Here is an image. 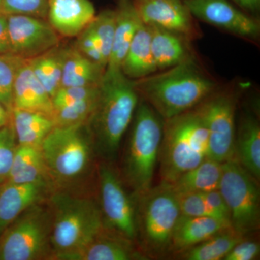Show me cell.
<instances>
[{
    "instance_id": "6da1fadb",
    "label": "cell",
    "mask_w": 260,
    "mask_h": 260,
    "mask_svg": "<svg viewBox=\"0 0 260 260\" xmlns=\"http://www.w3.org/2000/svg\"><path fill=\"white\" fill-rule=\"evenodd\" d=\"M133 81L138 95L164 119L197 107L216 87L191 59Z\"/></svg>"
},
{
    "instance_id": "7a4b0ae2",
    "label": "cell",
    "mask_w": 260,
    "mask_h": 260,
    "mask_svg": "<svg viewBox=\"0 0 260 260\" xmlns=\"http://www.w3.org/2000/svg\"><path fill=\"white\" fill-rule=\"evenodd\" d=\"M139 103L133 81L122 72H104L96 108L87 125L94 148L104 158L116 156Z\"/></svg>"
},
{
    "instance_id": "3957f363",
    "label": "cell",
    "mask_w": 260,
    "mask_h": 260,
    "mask_svg": "<svg viewBox=\"0 0 260 260\" xmlns=\"http://www.w3.org/2000/svg\"><path fill=\"white\" fill-rule=\"evenodd\" d=\"M164 120L158 161L162 182L169 184L208 158L209 138L198 107Z\"/></svg>"
},
{
    "instance_id": "277c9868",
    "label": "cell",
    "mask_w": 260,
    "mask_h": 260,
    "mask_svg": "<svg viewBox=\"0 0 260 260\" xmlns=\"http://www.w3.org/2000/svg\"><path fill=\"white\" fill-rule=\"evenodd\" d=\"M51 203L53 259L83 247L105 230L95 200L59 192L53 195Z\"/></svg>"
},
{
    "instance_id": "5b68a950",
    "label": "cell",
    "mask_w": 260,
    "mask_h": 260,
    "mask_svg": "<svg viewBox=\"0 0 260 260\" xmlns=\"http://www.w3.org/2000/svg\"><path fill=\"white\" fill-rule=\"evenodd\" d=\"M126 148L124 174L137 199L152 187L158 161L164 122L158 113L143 100L138 103Z\"/></svg>"
},
{
    "instance_id": "8992f818",
    "label": "cell",
    "mask_w": 260,
    "mask_h": 260,
    "mask_svg": "<svg viewBox=\"0 0 260 260\" xmlns=\"http://www.w3.org/2000/svg\"><path fill=\"white\" fill-rule=\"evenodd\" d=\"M48 174L58 184H71L88 172L95 150L86 124L54 126L40 145Z\"/></svg>"
},
{
    "instance_id": "52a82bcc",
    "label": "cell",
    "mask_w": 260,
    "mask_h": 260,
    "mask_svg": "<svg viewBox=\"0 0 260 260\" xmlns=\"http://www.w3.org/2000/svg\"><path fill=\"white\" fill-rule=\"evenodd\" d=\"M137 200V237L149 254H165L170 251L173 232L181 215L177 194L161 182Z\"/></svg>"
},
{
    "instance_id": "ba28073f",
    "label": "cell",
    "mask_w": 260,
    "mask_h": 260,
    "mask_svg": "<svg viewBox=\"0 0 260 260\" xmlns=\"http://www.w3.org/2000/svg\"><path fill=\"white\" fill-rule=\"evenodd\" d=\"M53 215L42 202L29 207L0 237V260H36L47 256Z\"/></svg>"
},
{
    "instance_id": "9c48e42d",
    "label": "cell",
    "mask_w": 260,
    "mask_h": 260,
    "mask_svg": "<svg viewBox=\"0 0 260 260\" xmlns=\"http://www.w3.org/2000/svg\"><path fill=\"white\" fill-rule=\"evenodd\" d=\"M219 190L229 208L232 228L244 237L259 229L257 180L235 158L222 164Z\"/></svg>"
},
{
    "instance_id": "30bf717a",
    "label": "cell",
    "mask_w": 260,
    "mask_h": 260,
    "mask_svg": "<svg viewBox=\"0 0 260 260\" xmlns=\"http://www.w3.org/2000/svg\"><path fill=\"white\" fill-rule=\"evenodd\" d=\"M101 212L105 229L129 240L137 238L136 208L120 178L112 167L99 168Z\"/></svg>"
},
{
    "instance_id": "8fae6325",
    "label": "cell",
    "mask_w": 260,
    "mask_h": 260,
    "mask_svg": "<svg viewBox=\"0 0 260 260\" xmlns=\"http://www.w3.org/2000/svg\"><path fill=\"white\" fill-rule=\"evenodd\" d=\"M209 138L208 158L223 162L235 156V101L228 93L210 94L198 106Z\"/></svg>"
},
{
    "instance_id": "7c38bea8",
    "label": "cell",
    "mask_w": 260,
    "mask_h": 260,
    "mask_svg": "<svg viewBox=\"0 0 260 260\" xmlns=\"http://www.w3.org/2000/svg\"><path fill=\"white\" fill-rule=\"evenodd\" d=\"M11 53L30 59L59 45V35L47 19L27 15H8Z\"/></svg>"
},
{
    "instance_id": "4fadbf2b",
    "label": "cell",
    "mask_w": 260,
    "mask_h": 260,
    "mask_svg": "<svg viewBox=\"0 0 260 260\" xmlns=\"http://www.w3.org/2000/svg\"><path fill=\"white\" fill-rule=\"evenodd\" d=\"M184 1L191 15L202 21L246 39L259 37V21L240 11L227 0Z\"/></svg>"
},
{
    "instance_id": "5bb4252c",
    "label": "cell",
    "mask_w": 260,
    "mask_h": 260,
    "mask_svg": "<svg viewBox=\"0 0 260 260\" xmlns=\"http://www.w3.org/2000/svg\"><path fill=\"white\" fill-rule=\"evenodd\" d=\"M133 3L145 25H156L186 39L195 37L192 15L184 0H135Z\"/></svg>"
},
{
    "instance_id": "9a60e30c",
    "label": "cell",
    "mask_w": 260,
    "mask_h": 260,
    "mask_svg": "<svg viewBox=\"0 0 260 260\" xmlns=\"http://www.w3.org/2000/svg\"><path fill=\"white\" fill-rule=\"evenodd\" d=\"M95 15L90 0H49L47 20L59 36L77 37Z\"/></svg>"
},
{
    "instance_id": "2e32d148",
    "label": "cell",
    "mask_w": 260,
    "mask_h": 260,
    "mask_svg": "<svg viewBox=\"0 0 260 260\" xmlns=\"http://www.w3.org/2000/svg\"><path fill=\"white\" fill-rule=\"evenodd\" d=\"M48 189L47 181L0 184V237L10 224L29 207L42 202Z\"/></svg>"
},
{
    "instance_id": "e0dca14e",
    "label": "cell",
    "mask_w": 260,
    "mask_h": 260,
    "mask_svg": "<svg viewBox=\"0 0 260 260\" xmlns=\"http://www.w3.org/2000/svg\"><path fill=\"white\" fill-rule=\"evenodd\" d=\"M132 241L105 230L91 242L78 250L57 256L59 260L144 259L145 256L135 250Z\"/></svg>"
},
{
    "instance_id": "ac0fdd59",
    "label": "cell",
    "mask_w": 260,
    "mask_h": 260,
    "mask_svg": "<svg viewBox=\"0 0 260 260\" xmlns=\"http://www.w3.org/2000/svg\"><path fill=\"white\" fill-rule=\"evenodd\" d=\"M13 108L44 113L51 117L52 116L54 107L51 98L32 73L26 59H24L15 75Z\"/></svg>"
},
{
    "instance_id": "d6986e66",
    "label": "cell",
    "mask_w": 260,
    "mask_h": 260,
    "mask_svg": "<svg viewBox=\"0 0 260 260\" xmlns=\"http://www.w3.org/2000/svg\"><path fill=\"white\" fill-rule=\"evenodd\" d=\"M116 13V28L112 51L105 72L121 71V66L137 30L143 24L134 3L119 0Z\"/></svg>"
},
{
    "instance_id": "ffe728a7",
    "label": "cell",
    "mask_w": 260,
    "mask_h": 260,
    "mask_svg": "<svg viewBox=\"0 0 260 260\" xmlns=\"http://www.w3.org/2000/svg\"><path fill=\"white\" fill-rule=\"evenodd\" d=\"M230 224L213 217H193L181 215L174 228L170 251H182L204 242Z\"/></svg>"
},
{
    "instance_id": "44dd1931",
    "label": "cell",
    "mask_w": 260,
    "mask_h": 260,
    "mask_svg": "<svg viewBox=\"0 0 260 260\" xmlns=\"http://www.w3.org/2000/svg\"><path fill=\"white\" fill-rule=\"evenodd\" d=\"M61 86L99 85L105 69L84 56L76 47L61 49Z\"/></svg>"
},
{
    "instance_id": "7402d4cb",
    "label": "cell",
    "mask_w": 260,
    "mask_h": 260,
    "mask_svg": "<svg viewBox=\"0 0 260 260\" xmlns=\"http://www.w3.org/2000/svg\"><path fill=\"white\" fill-rule=\"evenodd\" d=\"M121 70L132 80L140 79L156 73L150 43L148 25L143 23L137 30L122 64Z\"/></svg>"
},
{
    "instance_id": "603a6c76",
    "label": "cell",
    "mask_w": 260,
    "mask_h": 260,
    "mask_svg": "<svg viewBox=\"0 0 260 260\" xmlns=\"http://www.w3.org/2000/svg\"><path fill=\"white\" fill-rule=\"evenodd\" d=\"M221 175V162L207 158L168 184L176 194L205 192L219 189Z\"/></svg>"
},
{
    "instance_id": "cb8c5ba5",
    "label": "cell",
    "mask_w": 260,
    "mask_h": 260,
    "mask_svg": "<svg viewBox=\"0 0 260 260\" xmlns=\"http://www.w3.org/2000/svg\"><path fill=\"white\" fill-rule=\"evenodd\" d=\"M11 122L18 145L30 146L40 147L55 126L52 118L44 113L15 108L11 112Z\"/></svg>"
},
{
    "instance_id": "d4e9b609",
    "label": "cell",
    "mask_w": 260,
    "mask_h": 260,
    "mask_svg": "<svg viewBox=\"0 0 260 260\" xmlns=\"http://www.w3.org/2000/svg\"><path fill=\"white\" fill-rule=\"evenodd\" d=\"M148 26L152 54L158 70H167L190 59L183 42L184 38L156 25Z\"/></svg>"
},
{
    "instance_id": "484cf974",
    "label": "cell",
    "mask_w": 260,
    "mask_h": 260,
    "mask_svg": "<svg viewBox=\"0 0 260 260\" xmlns=\"http://www.w3.org/2000/svg\"><path fill=\"white\" fill-rule=\"evenodd\" d=\"M237 160L256 180L260 178V126L251 116L243 118L235 140Z\"/></svg>"
},
{
    "instance_id": "4316f807",
    "label": "cell",
    "mask_w": 260,
    "mask_h": 260,
    "mask_svg": "<svg viewBox=\"0 0 260 260\" xmlns=\"http://www.w3.org/2000/svg\"><path fill=\"white\" fill-rule=\"evenodd\" d=\"M47 168L40 147L18 145L6 181L15 184L47 181Z\"/></svg>"
},
{
    "instance_id": "83f0119b",
    "label": "cell",
    "mask_w": 260,
    "mask_h": 260,
    "mask_svg": "<svg viewBox=\"0 0 260 260\" xmlns=\"http://www.w3.org/2000/svg\"><path fill=\"white\" fill-rule=\"evenodd\" d=\"M244 239L232 227L226 228L186 250L182 251L181 259L186 260L223 259L234 246Z\"/></svg>"
},
{
    "instance_id": "f1b7e54d",
    "label": "cell",
    "mask_w": 260,
    "mask_h": 260,
    "mask_svg": "<svg viewBox=\"0 0 260 260\" xmlns=\"http://www.w3.org/2000/svg\"><path fill=\"white\" fill-rule=\"evenodd\" d=\"M26 60L32 73L52 99L61 86L62 56L61 48L58 46L42 55Z\"/></svg>"
},
{
    "instance_id": "f546056e",
    "label": "cell",
    "mask_w": 260,
    "mask_h": 260,
    "mask_svg": "<svg viewBox=\"0 0 260 260\" xmlns=\"http://www.w3.org/2000/svg\"><path fill=\"white\" fill-rule=\"evenodd\" d=\"M98 99L99 96L71 105L54 108L51 118L55 124V126L88 124L95 112Z\"/></svg>"
},
{
    "instance_id": "4dcf8cb0",
    "label": "cell",
    "mask_w": 260,
    "mask_h": 260,
    "mask_svg": "<svg viewBox=\"0 0 260 260\" xmlns=\"http://www.w3.org/2000/svg\"><path fill=\"white\" fill-rule=\"evenodd\" d=\"M88 28L99 42L103 56L108 64L115 32V10H104L99 15H95Z\"/></svg>"
},
{
    "instance_id": "1f68e13d",
    "label": "cell",
    "mask_w": 260,
    "mask_h": 260,
    "mask_svg": "<svg viewBox=\"0 0 260 260\" xmlns=\"http://www.w3.org/2000/svg\"><path fill=\"white\" fill-rule=\"evenodd\" d=\"M23 60L13 54H0V102L10 112L13 108L15 75Z\"/></svg>"
},
{
    "instance_id": "d6a6232c",
    "label": "cell",
    "mask_w": 260,
    "mask_h": 260,
    "mask_svg": "<svg viewBox=\"0 0 260 260\" xmlns=\"http://www.w3.org/2000/svg\"><path fill=\"white\" fill-rule=\"evenodd\" d=\"M11 118L8 124L0 127V184L9 175L18 143H16Z\"/></svg>"
},
{
    "instance_id": "836d02e7",
    "label": "cell",
    "mask_w": 260,
    "mask_h": 260,
    "mask_svg": "<svg viewBox=\"0 0 260 260\" xmlns=\"http://www.w3.org/2000/svg\"><path fill=\"white\" fill-rule=\"evenodd\" d=\"M49 0H2L0 13L27 15L47 19Z\"/></svg>"
},
{
    "instance_id": "e575fe53",
    "label": "cell",
    "mask_w": 260,
    "mask_h": 260,
    "mask_svg": "<svg viewBox=\"0 0 260 260\" xmlns=\"http://www.w3.org/2000/svg\"><path fill=\"white\" fill-rule=\"evenodd\" d=\"M100 84L90 86L61 87L52 99L53 107L71 105L99 96Z\"/></svg>"
},
{
    "instance_id": "d590c367",
    "label": "cell",
    "mask_w": 260,
    "mask_h": 260,
    "mask_svg": "<svg viewBox=\"0 0 260 260\" xmlns=\"http://www.w3.org/2000/svg\"><path fill=\"white\" fill-rule=\"evenodd\" d=\"M177 197L181 215L193 217H213L220 219L210 208L201 193L177 194Z\"/></svg>"
},
{
    "instance_id": "8d00e7d4",
    "label": "cell",
    "mask_w": 260,
    "mask_h": 260,
    "mask_svg": "<svg viewBox=\"0 0 260 260\" xmlns=\"http://www.w3.org/2000/svg\"><path fill=\"white\" fill-rule=\"evenodd\" d=\"M75 47L84 56L106 70L107 61L104 59L99 42H97L90 29L87 27L78 36Z\"/></svg>"
},
{
    "instance_id": "74e56055",
    "label": "cell",
    "mask_w": 260,
    "mask_h": 260,
    "mask_svg": "<svg viewBox=\"0 0 260 260\" xmlns=\"http://www.w3.org/2000/svg\"><path fill=\"white\" fill-rule=\"evenodd\" d=\"M259 244L244 239L234 246L232 250L224 257L225 260H252L259 256Z\"/></svg>"
},
{
    "instance_id": "f35d334b",
    "label": "cell",
    "mask_w": 260,
    "mask_h": 260,
    "mask_svg": "<svg viewBox=\"0 0 260 260\" xmlns=\"http://www.w3.org/2000/svg\"><path fill=\"white\" fill-rule=\"evenodd\" d=\"M203 195V198L210 208L213 210L214 213L216 214L220 220L230 224V213H229V208L223 195L220 193L219 189L215 190L200 192Z\"/></svg>"
},
{
    "instance_id": "ab89813d",
    "label": "cell",
    "mask_w": 260,
    "mask_h": 260,
    "mask_svg": "<svg viewBox=\"0 0 260 260\" xmlns=\"http://www.w3.org/2000/svg\"><path fill=\"white\" fill-rule=\"evenodd\" d=\"M12 54L8 32V16L0 13V54Z\"/></svg>"
},
{
    "instance_id": "60d3db41",
    "label": "cell",
    "mask_w": 260,
    "mask_h": 260,
    "mask_svg": "<svg viewBox=\"0 0 260 260\" xmlns=\"http://www.w3.org/2000/svg\"><path fill=\"white\" fill-rule=\"evenodd\" d=\"M244 9L256 11L259 8L260 0H233Z\"/></svg>"
},
{
    "instance_id": "b9f144b4",
    "label": "cell",
    "mask_w": 260,
    "mask_h": 260,
    "mask_svg": "<svg viewBox=\"0 0 260 260\" xmlns=\"http://www.w3.org/2000/svg\"><path fill=\"white\" fill-rule=\"evenodd\" d=\"M11 118V112L0 102V127L8 124Z\"/></svg>"
},
{
    "instance_id": "7bdbcfd3",
    "label": "cell",
    "mask_w": 260,
    "mask_h": 260,
    "mask_svg": "<svg viewBox=\"0 0 260 260\" xmlns=\"http://www.w3.org/2000/svg\"><path fill=\"white\" fill-rule=\"evenodd\" d=\"M2 0H0V11H1Z\"/></svg>"
}]
</instances>
